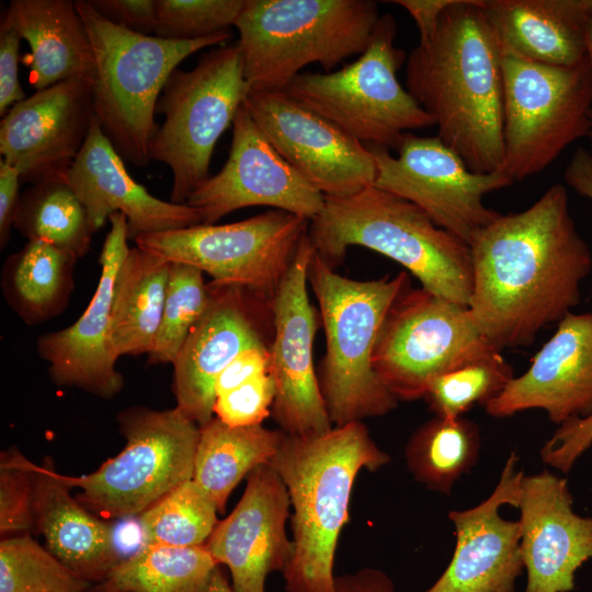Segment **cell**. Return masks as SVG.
I'll use <instances>...</instances> for the list:
<instances>
[{"label":"cell","mask_w":592,"mask_h":592,"mask_svg":"<svg viewBox=\"0 0 592 592\" xmlns=\"http://www.w3.org/2000/svg\"><path fill=\"white\" fill-rule=\"evenodd\" d=\"M513 377L499 351L435 378L424 398L437 417L460 418L476 405L486 406Z\"/></svg>","instance_id":"obj_38"},{"label":"cell","mask_w":592,"mask_h":592,"mask_svg":"<svg viewBox=\"0 0 592 592\" xmlns=\"http://www.w3.org/2000/svg\"><path fill=\"white\" fill-rule=\"evenodd\" d=\"M406 86L471 171L501 170L502 44L483 1L452 0L407 57Z\"/></svg>","instance_id":"obj_2"},{"label":"cell","mask_w":592,"mask_h":592,"mask_svg":"<svg viewBox=\"0 0 592 592\" xmlns=\"http://www.w3.org/2000/svg\"><path fill=\"white\" fill-rule=\"evenodd\" d=\"M469 310L500 350L531 345L581 301L592 253L578 231L567 189L549 186L528 208L500 214L469 243Z\"/></svg>","instance_id":"obj_1"},{"label":"cell","mask_w":592,"mask_h":592,"mask_svg":"<svg viewBox=\"0 0 592 592\" xmlns=\"http://www.w3.org/2000/svg\"><path fill=\"white\" fill-rule=\"evenodd\" d=\"M335 592H396L392 580L382 570L362 568L335 577Z\"/></svg>","instance_id":"obj_47"},{"label":"cell","mask_w":592,"mask_h":592,"mask_svg":"<svg viewBox=\"0 0 592 592\" xmlns=\"http://www.w3.org/2000/svg\"><path fill=\"white\" fill-rule=\"evenodd\" d=\"M284 432L262 424L229 426L218 418L200 426L193 480L223 513L237 485L258 466L269 464Z\"/></svg>","instance_id":"obj_31"},{"label":"cell","mask_w":592,"mask_h":592,"mask_svg":"<svg viewBox=\"0 0 592 592\" xmlns=\"http://www.w3.org/2000/svg\"><path fill=\"white\" fill-rule=\"evenodd\" d=\"M105 20L128 31L150 35L156 25V0H88Z\"/></svg>","instance_id":"obj_43"},{"label":"cell","mask_w":592,"mask_h":592,"mask_svg":"<svg viewBox=\"0 0 592 592\" xmlns=\"http://www.w3.org/2000/svg\"><path fill=\"white\" fill-rule=\"evenodd\" d=\"M91 80L73 78L13 105L0 124V152L32 185L65 181L93 121Z\"/></svg>","instance_id":"obj_19"},{"label":"cell","mask_w":592,"mask_h":592,"mask_svg":"<svg viewBox=\"0 0 592 592\" xmlns=\"http://www.w3.org/2000/svg\"><path fill=\"white\" fill-rule=\"evenodd\" d=\"M477 424L464 417H435L410 437L405 456L417 481L449 494L454 483L475 466L480 451Z\"/></svg>","instance_id":"obj_33"},{"label":"cell","mask_w":592,"mask_h":592,"mask_svg":"<svg viewBox=\"0 0 592 592\" xmlns=\"http://www.w3.org/2000/svg\"><path fill=\"white\" fill-rule=\"evenodd\" d=\"M376 163L375 187L424 210L441 228L469 244L500 216L483 197L513 183L502 170L471 171L437 136L406 133L392 156L388 148L366 145Z\"/></svg>","instance_id":"obj_14"},{"label":"cell","mask_w":592,"mask_h":592,"mask_svg":"<svg viewBox=\"0 0 592 592\" xmlns=\"http://www.w3.org/2000/svg\"><path fill=\"white\" fill-rule=\"evenodd\" d=\"M502 73L501 170L514 182L544 171L568 146L589 137L592 69L589 58L553 66L502 47Z\"/></svg>","instance_id":"obj_10"},{"label":"cell","mask_w":592,"mask_h":592,"mask_svg":"<svg viewBox=\"0 0 592 592\" xmlns=\"http://www.w3.org/2000/svg\"><path fill=\"white\" fill-rule=\"evenodd\" d=\"M209 303L210 289L203 271L171 262L162 319L148 363L173 364Z\"/></svg>","instance_id":"obj_36"},{"label":"cell","mask_w":592,"mask_h":592,"mask_svg":"<svg viewBox=\"0 0 592 592\" xmlns=\"http://www.w3.org/2000/svg\"><path fill=\"white\" fill-rule=\"evenodd\" d=\"M309 220L270 209L244 220L137 237L136 246L170 262L207 273L212 284L247 291L271 301L308 232Z\"/></svg>","instance_id":"obj_13"},{"label":"cell","mask_w":592,"mask_h":592,"mask_svg":"<svg viewBox=\"0 0 592 592\" xmlns=\"http://www.w3.org/2000/svg\"><path fill=\"white\" fill-rule=\"evenodd\" d=\"M511 453L492 493L478 505L448 513L455 527L453 557L426 592H514L522 574V530L519 521L501 517L499 510L517 508L523 471Z\"/></svg>","instance_id":"obj_20"},{"label":"cell","mask_w":592,"mask_h":592,"mask_svg":"<svg viewBox=\"0 0 592 592\" xmlns=\"http://www.w3.org/2000/svg\"><path fill=\"white\" fill-rule=\"evenodd\" d=\"M565 181L578 194L592 201V156L578 148L565 169Z\"/></svg>","instance_id":"obj_49"},{"label":"cell","mask_w":592,"mask_h":592,"mask_svg":"<svg viewBox=\"0 0 592 592\" xmlns=\"http://www.w3.org/2000/svg\"><path fill=\"white\" fill-rule=\"evenodd\" d=\"M65 181L83 204L95 232L114 213L125 215L133 240L141 235L203 224L197 209L162 201L137 183L95 117Z\"/></svg>","instance_id":"obj_25"},{"label":"cell","mask_w":592,"mask_h":592,"mask_svg":"<svg viewBox=\"0 0 592 592\" xmlns=\"http://www.w3.org/2000/svg\"><path fill=\"white\" fill-rule=\"evenodd\" d=\"M218 567L205 545L145 544L90 589L95 592H205Z\"/></svg>","instance_id":"obj_32"},{"label":"cell","mask_w":592,"mask_h":592,"mask_svg":"<svg viewBox=\"0 0 592 592\" xmlns=\"http://www.w3.org/2000/svg\"><path fill=\"white\" fill-rule=\"evenodd\" d=\"M75 2L94 54L93 115L125 161L147 166L159 127L156 106L169 77L186 57L226 42L231 34L224 31L190 41L144 35L105 20L88 0Z\"/></svg>","instance_id":"obj_6"},{"label":"cell","mask_w":592,"mask_h":592,"mask_svg":"<svg viewBox=\"0 0 592 592\" xmlns=\"http://www.w3.org/2000/svg\"><path fill=\"white\" fill-rule=\"evenodd\" d=\"M1 24L29 43L24 61L36 91L73 78L92 81L94 54L75 1L12 0Z\"/></svg>","instance_id":"obj_28"},{"label":"cell","mask_w":592,"mask_h":592,"mask_svg":"<svg viewBox=\"0 0 592 592\" xmlns=\"http://www.w3.org/2000/svg\"><path fill=\"white\" fill-rule=\"evenodd\" d=\"M275 385L270 373L216 397L214 417L229 426L262 424L271 414Z\"/></svg>","instance_id":"obj_41"},{"label":"cell","mask_w":592,"mask_h":592,"mask_svg":"<svg viewBox=\"0 0 592 592\" xmlns=\"http://www.w3.org/2000/svg\"><path fill=\"white\" fill-rule=\"evenodd\" d=\"M291 501L270 464L254 468L239 502L218 521L205 546L230 572L234 592H265V580L283 571L292 555L286 534Z\"/></svg>","instance_id":"obj_21"},{"label":"cell","mask_w":592,"mask_h":592,"mask_svg":"<svg viewBox=\"0 0 592 592\" xmlns=\"http://www.w3.org/2000/svg\"><path fill=\"white\" fill-rule=\"evenodd\" d=\"M373 0H247L235 27L250 90H285L318 64L333 71L369 44L379 19Z\"/></svg>","instance_id":"obj_7"},{"label":"cell","mask_w":592,"mask_h":592,"mask_svg":"<svg viewBox=\"0 0 592 592\" xmlns=\"http://www.w3.org/2000/svg\"><path fill=\"white\" fill-rule=\"evenodd\" d=\"M124 448L95 471L64 476L79 488L77 500L106 517L140 515L175 488L193 479L200 425L177 407H132L117 414Z\"/></svg>","instance_id":"obj_11"},{"label":"cell","mask_w":592,"mask_h":592,"mask_svg":"<svg viewBox=\"0 0 592 592\" xmlns=\"http://www.w3.org/2000/svg\"><path fill=\"white\" fill-rule=\"evenodd\" d=\"M247 0H156L155 36L190 41L228 31Z\"/></svg>","instance_id":"obj_39"},{"label":"cell","mask_w":592,"mask_h":592,"mask_svg":"<svg viewBox=\"0 0 592 592\" xmlns=\"http://www.w3.org/2000/svg\"><path fill=\"white\" fill-rule=\"evenodd\" d=\"M248 92L238 42L209 50L189 71L171 73L157 102L156 114H163L164 122L149 155L171 170L172 203L186 204L210 177L214 148Z\"/></svg>","instance_id":"obj_9"},{"label":"cell","mask_w":592,"mask_h":592,"mask_svg":"<svg viewBox=\"0 0 592 592\" xmlns=\"http://www.w3.org/2000/svg\"><path fill=\"white\" fill-rule=\"evenodd\" d=\"M79 258L37 240L10 254L1 271V289L8 306L29 326L60 315L75 287Z\"/></svg>","instance_id":"obj_30"},{"label":"cell","mask_w":592,"mask_h":592,"mask_svg":"<svg viewBox=\"0 0 592 592\" xmlns=\"http://www.w3.org/2000/svg\"><path fill=\"white\" fill-rule=\"evenodd\" d=\"M171 262L130 248L115 284L112 310V348L122 356L149 354L162 319Z\"/></svg>","instance_id":"obj_29"},{"label":"cell","mask_w":592,"mask_h":592,"mask_svg":"<svg viewBox=\"0 0 592 592\" xmlns=\"http://www.w3.org/2000/svg\"><path fill=\"white\" fill-rule=\"evenodd\" d=\"M542 409L555 424L592 414V310L569 312L532 360L486 406L494 418Z\"/></svg>","instance_id":"obj_24"},{"label":"cell","mask_w":592,"mask_h":592,"mask_svg":"<svg viewBox=\"0 0 592 592\" xmlns=\"http://www.w3.org/2000/svg\"><path fill=\"white\" fill-rule=\"evenodd\" d=\"M21 174L19 170L1 159L0 161V249L8 244L15 212L19 205V186Z\"/></svg>","instance_id":"obj_46"},{"label":"cell","mask_w":592,"mask_h":592,"mask_svg":"<svg viewBox=\"0 0 592 592\" xmlns=\"http://www.w3.org/2000/svg\"><path fill=\"white\" fill-rule=\"evenodd\" d=\"M572 503L566 479L548 470L523 476L517 509L525 592H569L574 572L592 559V516L574 513Z\"/></svg>","instance_id":"obj_23"},{"label":"cell","mask_w":592,"mask_h":592,"mask_svg":"<svg viewBox=\"0 0 592 592\" xmlns=\"http://www.w3.org/2000/svg\"><path fill=\"white\" fill-rule=\"evenodd\" d=\"M269 346H255L241 352L220 373L215 395L220 396L238 386L269 373Z\"/></svg>","instance_id":"obj_45"},{"label":"cell","mask_w":592,"mask_h":592,"mask_svg":"<svg viewBox=\"0 0 592 592\" xmlns=\"http://www.w3.org/2000/svg\"><path fill=\"white\" fill-rule=\"evenodd\" d=\"M389 462L363 421L317 435L284 433L269 464L293 509L292 555L282 571L287 592H335L334 555L356 477Z\"/></svg>","instance_id":"obj_3"},{"label":"cell","mask_w":592,"mask_h":592,"mask_svg":"<svg viewBox=\"0 0 592 592\" xmlns=\"http://www.w3.org/2000/svg\"><path fill=\"white\" fill-rule=\"evenodd\" d=\"M315 252L307 232L270 301L274 335L269 345V373L275 385L271 414L288 435H317L333 429L314 365L319 325L307 285Z\"/></svg>","instance_id":"obj_15"},{"label":"cell","mask_w":592,"mask_h":592,"mask_svg":"<svg viewBox=\"0 0 592 592\" xmlns=\"http://www.w3.org/2000/svg\"><path fill=\"white\" fill-rule=\"evenodd\" d=\"M91 587L29 534L0 543V592H88Z\"/></svg>","instance_id":"obj_37"},{"label":"cell","mask_w":592,"mask_h":592,"mask_svg":"<svg viewBox=\"0 0 592 592\" xmlns=\"http://www.w3.org/2000/svg\"><path fill=\"white\" fill-rule=\"evenodd\" d=\"M499 351L468 306L407 288L384 320L373 365L397 400L412 401L424 398L441 375Z\"/></svg>","instance_id":"obj_12"},{"label":"cell","mask_w":592,"mask_h":592,"mask_svg":"<svg viewBox=\"0 0 592 592\" xmlns=\"http://www.w3.org/2000/svg\"><path fill=\"white\" fill-rule=\"evenodd\" d=\"M13 227L27 240L50 243L79 259L89 251L95 232L83 204L66 181L38 183L25 190Z\"/></svg>","instance_id":"obj_34"},{"label":"cell","mask_w":592,"mask_h":592,"mask_svg":"<svg viewBox=\"0 0 592 592\" xmlns=\"http://www.w3.org/2000/svg\"><path fill=\"white\" fill-rule=\"evenodd\" d=\"M308 237L331 267L343 261L350 247H364L401 264L422 288L469 305V244L392 193L372 185L350 196H326L322 210L309 221Z\"/></svg>","instance_id":"obj_4"},{"label":"cell","mask_w":592,"mask_h":592,"mask_svg":"<svg viewBox=\"0 0 592 592\" xmlns=\"http://www.w3.org/2000/svg\"><path fill=\"white\" fill-rule=\"evenodd\" d=\"M502 47L525 59L561 67L588 58L592 0H486Z\"/></svg>","instance_id":"obj_27"},{"label":"cell","mask_w":592,"mask_h":592,"mask_svg":"<svg viewBox=\"0 0 592 592\" xmlns=\"http://www.w3.org/2000/svg\"><path fill=\"white\" fill-rule=\"evenodd\" d=\"M88 592L95 591L89 590ZM205 592H234L231 584L219 567L215 570Z\"/></svg>","instance_id":"obj_50"},{"label":"cell","mask_w":592,"mask_h":592,"mask_svg":"<svg viewBox=\"0 0 592 592\" xmlns=\"http://www.w3.org/2000/svg\"><path fill=\"white\" fill-rule=\"evenodd\" d=\"M325 202L326 196L276 151L241 105L232 122L226 163L192 193L186 204L209 225L252 206L273 207L310 221Z\"/></svg>","instance_id":"obj_17"},{"label":"cell","mask_w":592,"mask_h":592,"mask_svg":"<svg viewBox=\"0 0 592 592\" xmlns=\"http://www.w3.org/2000/svg\"><path fill=\"white\" fill-rule=\"evenodd\" d=\"M396 35L395 18L383 14L356 60L337 71H303L284 91L362 144L397 150L406 133L435 124L397 78L407 57Z\"/></svg>","instance_id":"obj_8"},{"label":"cell","mask_w":592,"mask_h":592,"mask_svg":"<svg viewBox=\"0 0 592 592\" xmlns=\"http://www.w3.org/2000/svg\"><path fill=\"white\" fill-rule=\"evenodd\" d=\"M109 220L98 285L86 310L69 327L36 340L37 354L48 364L56 386L76 387L103 399L113 398L124 386L111 341L112 310L117 275L130 250L125 215L114 213Z\"/></svg>","instance_id":"obj_18"},{"label":"cell","mask_w":592,"mask_h":592,"mask_svg":"<svg viewBox=\"0 0 592 592\" xmlns=\"http://www.w3.org/2000/svg\"><path fill=\"white\" fill-rule=\"evenodd\" d=\"M592 446V414L559 425L540 449L542 460L569 473L578 458Z\"/></svg>","instance_id":"obj_42"},{"label":"cell","mask_w":592,"mask_h":592,"mask_svg":"<svg viewBox=\"0 0 592 592\" xmlns=\"http://www.w3.org/2000/svg\"><path fill=\"white\" fill-rule=\"evenodd\" d=\"M408 282L405 271L371 281L344 277L315 252L308 284L326 334L318 379L333 426L380 417L397 407L374 369L373 355L384 320Z\"/></svg>","instance_id":"obj_5"},{"label":"cell","mask_w":592,"mask_h":592,"mask_svg":"<svg viewBox=\"0 0 592 592\" xmlns=\"http://www.w3.org/2000/svg\"><path fill=\"white\" fill-rule=\"evenodd\" d=\"M33 476L35 528L46 548L91 585L101 583L122 560L112 527L71 496L49 458L33 465Z\"/></svg>","instance_id":"obj_26"},{"label":"cell","mask_w":592,"mask_h":592,"mask_svg":"<svg viewBox=\"0 0 592 592\" xmlns=\"http://www.w3.org/2000/svg\"><path fill=\"white\" fill-rule=\"evenodd\" d=\"M388 2L403 8L412 16L419 31V41H421L432 33L442 12L452 0H394Z\"/></svg>","instance_id":"obj_48"},{"label":"cell","mask_w":592,"mask_h":592,"mask_svg":"<svg viewBox=\"0 0 592 592\" xmlns=\"http://www.w3.org/2000/svg\"><path fill=\"white\" fill-rule=\"evenodd\" d=\"M33 465L15 448L1 455L0 533L4 537L29 534L35 527Z\"/></svg>","instance_id":"obj_40"},{"label":"cell","mask_w":592,"mask_h":592,"mask_svg":"<svg viewBox=\"0 0 592 592\" xmlns=\"http://www.w3.org/2000/svg\"><path fill=\"white\" fill-rule=\"evenodd\" d=\"M587 53H588V58H589L591 69H592V21L590 22V25L588 27ZM589 139H590V149H589V151H590V153L592 156V115H591V128H590Z\"/></svg>","instance_id":"obj_51"},{"label":"cell","mask_w":592,"mask_h":592,"mask_svg":"<svg viewBox=\"0 0 592 592\" xmlns=\"http://www.w3.org/2000/svg\"><path fill=\"white\" fill-rule=\"evenodd\" d=\"M210 303L173 362L177 408L200 426L214 418L215 384L241 352L266 345L259 299L235 286L208 283Z\"/></svg>","instance_id":"obj_22"},{"label":"cell","mask_w":592,"mask_h":592,"mask_svg":"<svg viewBox=\"0 0 592 592\" xmlns=\"http://www.w3.org/2000/svg\"><path fill=\"white\" fill-rule=\"evenodd\" d=\"M242 105L276 151L325 196L374 185L376 163L366 145L284 90H250Z\"/></svg>","instance_id":"obj_16"},{"label":"cell","mask_w":592,"mask_h":592,"mask_svg":"<svg viewBox=\"0 0 592 592\" xmlns=\"http://www.w3.org/2000/svg\"><path fill=\"white\" fill-rule=\"evenodd\" d=\"M217 506L204 490L189 480L140 514L146 544L205 545L217 519Z\"/></svg>","instance_id":"obj_35"},{"label":"cell","mask_w":592,"mask_h":592,"mask_svg":"<svg viewBox=\"0 0 592 592\" xmlns=\"http://www.w3.org/2000/svg\"><path fill=\"white\" fill-rule=\"evenodd\" d=\"M21 37L18 32L0 23V115L25 99L18 77Z\"/></svg>","instance_id":"obj_44"}]
</instances>
